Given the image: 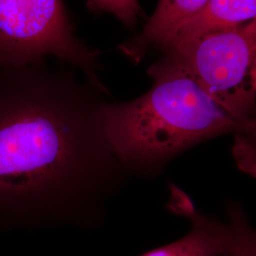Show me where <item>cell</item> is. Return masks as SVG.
<instances>
[{"mask_svg": "<svg viewBox=\"0 0 256 256\" xmlns=\"http://www.w3.org/2000/svg\"><path fill=\"white\" fill-rule=\"evenodd\" d=\"M92 84L44 63L0 70V226L86 223L124 171Z\"/></svg>", "mask_w": 256, "mask_h": 256, "instance_id": "1", "label": "cell"}, {"mask_svg": "<svg viewBox=\"0 0 256 256\" xmlns=\"http://www.w3.org/2000/svg\"><path fill=\"white\" fill-rule=\"evenodd\" d=\"M151 88L132 101L104 104V135L124 171L151 176L187 149L226 134L256 133V120L238 119L165 55L151 66Z\"/></svg>", "mask_w": 256, "mask_h": 256, "instance_id": "2", "label": "cell"}, {"mask_svg": "<svg viewBox=\"0 0 256 256\" xmlns=\"http://www.w3.org/2000/svg\"><path fill=\"white\" fill-rule=\"evenodd\" d=\"M162 50L224 110L238 119L254 120L256 19Z\"/></svg>", "mask_w": 256, "mask_h": 256, "instance_id": "3", "label": "cell"}, {"mask_svg": "<svg viewBox=\"0 0 256 256\" xmlns=\"http://www.w3.org/2000/svg\"><path fill=\"white\" fill-rule=\"evenodd\" d=\"M54 56L106 92L97 76L98 52L74 34L64 0H0V70L44 63Z\"/></svg>", "mask_w": 256, "mask_h": 256, "instance_id": "4", "label": "cell"}, {"mask_svg": "<svg viewBox=\"0 0 256 256\" xmlns=\"http://www.w3.org/2000/svg\"><path fill=\"white\" fill-rule=\"evenodd\" d=\"M170 208L191 220L190 232L142 256H250L254 252L252 230L236 208L230 212V226L198 212L180 190L173 191Z\"/></svg>", "mask_w": 256, "mask_h": 256, "instance_id": "5", "label": "cell"}, {"mask_svg": "<svg viewBox=\"0 0 256 256\" xmlns=\"http://www.w3.org/2000/svg\"><path fill=\"white\" fill-rule=\"evenodd\" d=\"M209 0H160L156 9L137 37L120 46L131 61L138 63L154 46H164L183 25L202 10Z\"/></svg>", "mask_w": 256, "mask_h": 256, "instance_id": "6", "label": "cell"}, {"mask_svg": "<svg viewBox=\"0 0 256 256\" xmlns=\"http://www.w3.org/2000/svg\"><path fill=\"white\" fill-rule=\"evenodd\" d=\"M256 0H209L165 46L242 26L256 19Z\"/></svg>", "mask_w": 256, "mask_h": 256, "instance_id": "7", "label": "cell"}, {"mask_svg": "<svg viewBox=\"0 0 256 256\" xmlns=\"http://www.w3.org/2000/svg\"><path fill=\"white\" fill-rule=\"evenodd\" d=\"M88 7L94 10L108 12L128 27H133L140 16L138 0H86Z\"/></svg>", "mask_w": 256, "mask_h": 256, "instance_id": "8", "label": "cell"}]
</instances>
